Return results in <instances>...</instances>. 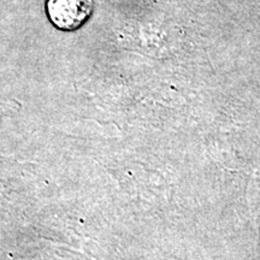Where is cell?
Masks as SVG:
<instances>
[{
    "mask_svg": "<svg viewBox=\"0 0 260 260\" xmlns=\"http://www.w3.org/2000/svg\"><path fill=\"white\" fill-rule=\"evenodd\" d=\"M94 6V0H46L45 12L58 30L76 31L92 17Z\"/></svg>",
    "mask_w": 260,
    "mask_h": 260,
    "instance_id": "cell-1",
    "label": "cell"
}]
</instances>
